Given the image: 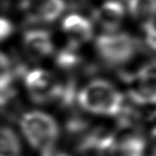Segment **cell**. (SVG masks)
Here are the masks:
<instances>
[{"instance_id": "ba28073f", "label": "cell", "mask_w": 156, "mask_h": 156, "mask_svg": "<svg viewBox=\"0 0 156 156\" xmlns=\"http://www.w3.org/2000/svg\"><path fill=\"white\" fill-rule=\"evenodd\" d=\"M62 27L65 32L69 34L71 42L76 44L89 41L92 37V24L86 18L77 14H71L65 18Z\"/></svg>"}, {"instance_id": "2e32d148", "label": "cell", "mask_w": 156, "mask_h": 156, "mask_svg": "<svg viewBox=\"0 0 156 156\" xmlns=\"http://www.w3.org/2000/svg\"><path fill=\"white\" fill-rule=\"evenodd\" d=\"M42 156H67L62 154V153H59L55 151L54 149H49L47 151H44V152H42Z\"/></svg>"}, {"instance_id": "e0dca14e", "label": "cell", "mask_w": 156, "mask_h": 156, "mask_svg": "<svg viewBox=\"0 0 156 156\" xmlns=\"http://www.w3.org/2000/svg\"><path fill=\"white\" fill-rule=\"evenodd\" d=\"M150 139H151L153 149L154 150V153H155L156 154V128H154V129L152 130L151 135H150Z\"/></svg>"}, {"instance_id": "3957f363", "label": "cell", "mask_w": 156, "mask_h": 156, "mask_svg": "<svg viewBox=\"0 0 156 156\" xmlns=\"http://www.w3.org/2000/svg\"><path fill=\"white\" fill-rule=\"evenodd\" d=\"M96 46L101 57L112 66L129 61L136 50L135 41L128 34L101 35L96 41Z\"/></svg>"}, {"instance_id": "5b68a950", "label": "cell", "mask_w": 156, "mask_h": 156, "mask_svg": "<svg viewBox=\"0 0 156 156\" xmlns=\"http://www.w3.org/2000/svg\"><path fill=\"white\" fill-rule=\"evenodd\" d=\"M24 5L28 19L34 22H52L66 8L64 0H28Z\"/></svg>"}, {"instance_id": "8fae6325", "label": "cell", "mask_w": 156, "mask_h": 156, "mask_svg": "<svg viewBox=\"0 0 156 156\" xmlns=\"http://www.w3.org/2000/svg\"><path fill=\"white\" fill-rule=\"evenodd\" d=\"M1 156H19L20 151V144L17 135L9 128L1 130Z\"/></svg>"}, {"instance_id": "52a82bcc", "label": "cell", "mask_w": 156, "mask_h": 156, "mask_svg": "<svg viewBox=\"0 0 156 156\" xmlns=\"http://www.w3.org/2000/svg\"><path fill=\"white\" fill-rule=\"evenodd\" d=\"M124 9L118 1H108L97 9L94 17L101 27L108 32L116 31L122 23Z\"/></svg>"}, {"instance_id": "8992f818", "label": "cell", "mask_w": 156, "mask_h": 156, "mask_svg": "<svg viewBox=\"0 0 156 156\" xmlns=\"http://www.w3.org/2000/svg\"><path fill=\"white\" fill-rule=\"evenodd\" d=\"M24 45L33 59H41L53 52L51 35L45 30L28 31L24 36Z\"/></svg>"}, {"instance_id": "277c9868", "label": "cell", "mask_w": 156, "mask_h": 156, "mask_svg": "<svg viewBox=\"0 0 156 156\" xmlns=\"http://www.w3.org/2000/svg\"><path fill=\"white\" fill-rule=\"evenodd\" d=\"M97 150L99 156H143L144 141L139 136H128L121 140L105 136Z\"/></svg>"}, {"instance_id": "30bf717a", "label": "cell", "mask_w": 156, "mask_h": 156, "mask_svg": "<svg viewBox=\"0 0 156 156\" xmlns=\"http://www.w3.org/2000/svg\"><path fill=\"white\" fill-rule=\"evenodd\" d=\"M129 9L143 25L152 24L156 17V0H129Z\"/></svg>"}, {"instance_id": "7c38bea8", "label": "cell", "mask_w": 156, "mask_h": 156, "mask_svg": "<svg viewBox=\"0 0 156 156\" xmlns=\"http://www.w3.org/2000/svg\"><path fill=\"white\" fill-rule=\"evenodd\" d=\"M78 44L71 42L68 48L59 52L56 56V63L62 69L74 68L80 62L81 58L76 52V48Z\"/></svg>"}, {"instance_id": "7a4b0ae2", "label": "cell", "mask_w": 156, "mask_h": 156, "mask_svg": "<svg viewBox=\"0 0 156 156\" xmlns=\"http://www.w3.org/2000/svg\"><path fill=\"white\" fill-rule=\"evenodd\" d=\"M20 126L34 148L42 152L53 149L59 136V127L51 116L42 112H27L22 117Z\"/></svg>"}, {"instance_id": "9c48e42d", "label": "cell", "mask_w": 156, "mask_h": 156, "mask_svg": "<svg viewBox=\"0 0 156 156\" xmlns=\"http://www.w3.org/2000/svg\"><path fill=\"white\" fill-rule=\"evenodd\" d=\"M137 77L138 81L129 91L131 98L141 104L156 103V79Z\"/></svg>"}, {"instance_id": "9a60e30c", "label": "cell", "mask_w": 156, "mask_h": 156, "mask_svg": "<svg viewBox=\"0 0 156 156\" xmlns=\"http://www.w3.org/2000/svg\"><path fill=\"white\" fill-rule=\"evenodd\" d=\"M0 26H1V32H0V36L1 40L3 41L5 38L9 36L12 32H13V25L9 21L6 19H1L0 20Z\"/></svg>"}, {"instance_id": "4fadbf2b", "label": "cell", "mask_w": 156, "mask_h": 156, "mask_svg": "<svg viewBox=\"0 0 156 156\" xmlns=\"http://www.w3.org/2000/svg\"><path fill=\"white\" fill-rule=\"evenodd\" d=\"M145 30L146 43L150 49L156 51V28L154 24H149L144 25Z\"/></svg>"}, {"instance_id": "5bb4252c", "label": "cell", "mask_w": 156, "mask_h": 156, "mask_svg": "<svg viewBox=\"0 0 156 156\" xmlns=\"http://www.w3.org/2000/svg\"><path fill=\"white\" fill-rule=\"evenodd\" d=\"M139 77L156 79V61H151L141 68L138 76Z\"/></svg>"}, {"instance_id": "6da1fadb", "label": "cell", "mask_w": 156, "mask_h": 156, "mask_svg": "<svg viewBox=\"0 0 156 156\" xmlns=\"http://www.w3.org/2000/svg\"><path fill=\"white\" fill-rule=\"evenodd\" d=\"M122 94L104 80L90 82L80 92L78 102L82 108L94 114L114 116L122 108Z\"/></svg>"}]
</instances>
